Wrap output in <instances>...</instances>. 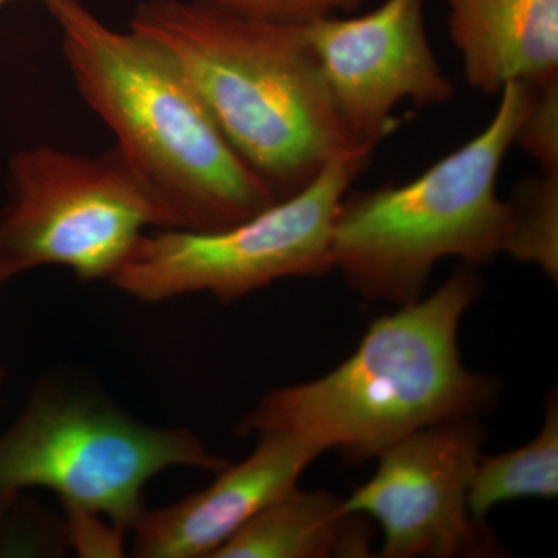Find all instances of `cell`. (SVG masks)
Segmentation results:
<instances>
[{
	"mask_svg": "<svg viewBox=\"0 0 558 558\" xmlns=\"http://www.w3.org/2000/svg\"><path fill=\"white\" fill-rule=\"evenodd\" d=\"M43 3L60 27L81 97L116 135L163 229L222 230L279 201L157 44L112 31L80 0Z\"/></svg>",
	"mask_w": 558,
	"mask_h": 558,
	"instance_id": "cell-1",
	"label": "cell"
},
{
	"mask_svg": "<svg viewBox=\"0 0 558 558\" xmlns=\"http://www.w3.org/2000/svg\"><path fill=\"white\" fill-rule=\"evenodd\" d=\"M131 31L178 65L279 201L330 161L369 149L341 119L303 25L241 20L194 0H145Z\"/></svg>",
	"mask_w": 558,
	"mask_h": 558,
	"instance_id": "cell-2",
	"label": "cell"
},
{
	"mask_svg": "<svg viewBox=\"0 0 558 558\" xmlns=\"http://www.w3.org/2000/svg\"><path fill=\"white\" fill-rule=\"evenodd\" d=\"M480 289L475 269L454 271L427 299L377 318L339 368L267 392L238 432L281 429L322 453L365 461L418 429L478 416L497 381L462 365L458 329Z\"/></svg>",
	"mask_w": 558,
	"mask_h": 558,
	"instance_id": "cell-3",
	"label": "cell"
},
{
	"mask_svg": "<svg viewBox=\"0 0 558 558\" xmlns=\"http://www.w3.org/2000/svg\"><path fill=\"white\" fill-rule=\"evenodd\" d=\"M531 97L529 84L509 83L486 126L416 179L348 191L333 222L332 258L349 288L405 306L422 299L439 260L475 266L505 253L509 207L498 197V175Z\"/></svg>",
	"mask_w": 558,
	"mask_h": 558,
	"instance_id": "cell-4",
	"label": "cell"
},
{
	"mask_svg": "<svg viewBox=\"0 0 558 558\" xmlns=\"http://www.w3.org/2000/svg\"><path fill=\"white\" fill-rule=\"evenodd\" d=\"M227 464L190 429L143 424L98 392L49 380L0 435V497L47 488L64 509L132 532L150 480L168 469L218 473Z\"/></svg>",
	"mask_w": 558,
	"mask_h": 558,
	"instance_id": "cell-5",
	"label": "cell"
},
{
	"mask_svg": "<svg viewBox=\"0 0 558 558\" xmlns=\"http://www.w3.org/2000/svg\"><path fill=\"white\" fill-rule=\"evenodd\" d=\"M371 156L359 149L330 161L304 189L236 226L146 233L113 286L143 303L194 293L231 303L278 279L328 274L337 211Z\"/></svg>",
	"mask_w": 558,
	"mask_h": 558,
	"instance_id": "cell-6",
	"label": "cell"
},
{
	"mask_svg": "<svg viewBox=\"0 0 558 558\" xmlns=\"http://www.w3.org/2000/svg\"><path fill=\"white\" fill-rule=\"evenodd\" d=\"M150 227L163 229L159 209L116 148L84 157L38 146L11 159L0 215V263L11 278L57 266L112 281Z\"/></svg>",
	"mask_w": 558,
	"mask_h": 558,
	"instance_id": "cell-7",
	"label": "cell"
},
{
	"mask_svg": "<svg viewBox=\"0 0 558 558\" xmlns=\"http://www.w3.org/2000/svg\"><path fill=\"white\" fill-rule=\"evenodd\" d=\"M483 427L476 417L418 429L389 447L368 483L344 499L348 512L384 531V558H450L490 553L486 524L470 513Z\"/></svg>",
	"mask_w": 558,
	"mask_h": 558,
	"instance_id": "cell-8",
	"label": "cell"
},
{
	"mask_svg": "<svg viewBox=\"0 0 558 558\" xmlns=\"http://www.w3.org/2000/svg\"><path fill=\"white\" fill-rule=\"evenodd\" d=\"M425 0H384L360 16H328L303 24L323 78L352 137L376 149L399 128L395 110L440 106L454 84L433 50Z\"/></svg>",
	"mask_w": 558,
	"mask_h": 558,
	"instance_id": "cell-9",
	"label": "cell"
},
{
	"mask_svg": "<svg viewBox=\"0 0 558 558\" xmlns=\"http://www.w3.org/2000/svg\"><path fill=\"white\" fill-rule=\"evenodd\" d=\"M322 451L281 429L258 433L255 450L167 508L145 510L132 529L140 558H213L256 513L299 484Z\"/></svg>",
	"mask_w": 558,
	"mask_h": 558,
	"instance_id": "cell-10",
	"label": "cell"
},
{
	"mask_svg": "<svg viewBox=\"0 0 558 558\" xmlns=\"http://www.w3.org/2000/svg\"><path fill=\"white\" fill-rule=\"evenodd\" d=\"M451 43L470 86L501 94L509 83L558 80V0H447Z\"/></svg>",
	"mask_w": 558,
	"mask_h": 558,
	"instance_id": "cell-11",
	"label": "cell"
},
{
	"mask_svg": "<svg viewBox=\"0 0 558 558\" xmlns=\"http://www.w3.org/2000/svg\"><path fill=\"white\" fill-rule=\"evenodd\" d=\"M344 499L295 486L240 529L213 558L365 557L371 534Z\"/></svg>",
	"mask_w": 558,
	"mask_h": 558,
	"instance_id": "cell-12",
	"label": "cell"
},
{
	"mask_svg": "<svg viewBox=\"0 0 558 558\" xmlns=\"http://www.w3.org/2000/svg\"><path fill=\"white\" fill-rule=\"evenodd\" d=\"M558 495V403L550 396L542 432L520 449L481 457L470 487V513L484 524L495 506Z\"/></svg>",
	"mask_w": 558,
	"mask_h": 558,
	"instance_id": "cell-13",
	"label": "cell"
},
{
	"mask_svg": "<svg viewBox=\"0 0 558 558\" xmlns=\"http://www.w3.org/2000/svg\"><path fill=\"white\" fill-rule=\"evenodd\" d=\"M509 207L505 253L535 264L546 277L558 279V172L539 171L517 183Z\"/></svg>",
	"mask_w": 558,
	"mask_h": 558,
	"instance_id": "cell-14",
	"label": "cell"
},
{
	"mask_svg": "<svg viewBox=\"0 0 558 558\" xmlns=\"http://www.w3.org/2000/svg\"><path fill=\"white\" fill-rule=\"evenodd\" d=\"M194 2L241 20L303 25L322 17L352 13L362 5L363 0H194Z\"/></svg>",
	"mask_w": 558,
	"mask_h": 558,
	"instance_id": "cell-15",
	"label": "cell"
},
{
	"mask_svg": "<svg viewBox=\"0 0 558 558\" xmlns=\"http://www.w3.org/2000/svg\"><path fill=\"white\" fill-rule=\"evenodd\" d=\"M532 87L526 113L515 135L520 146L539 171L558 172V80Z\"/></svg>",
	"mask_w": 558,
	"mask_h": 558,
	"instance_id": "cell-16",
	"label": "cell"
},
{
	"mask_svg": "<svg viewBox=\"0 0 558 558\" xmlns=\"http://www.w3.org/2000/svg\"><path fill=\"white\" fill-rule=\"evenodd\" d=\"M68 513L65 535L81 557H123L124 532L105 517L80 509H64Z\"/></svg>",
	"mask_w": 558,
	"mask_h": 558,
	"instance_id": "cell-17",
	"label": "cell"
},
{
	"mask_svg": "<svg viewBox=\"0 0 558 558\" xmlns=\"http://www.w3.org/2000/svg\"><path fill=\"white\" fill-rule=\"evenodd\" d=\"M16 501V497H0V529L3 526L7 515H9L11 506Z\"/></svg>",
	"mask_w": 558,
	"mask_h": 558,
	"instance_id": "cell-18",
	"label": "cell"
},
{
	"mask_svg": "<svg viewBox=\"0 0 558 558\" xmlns=\"http://www.w3.org/2000/svg\"><path fill=\"white\" fill-rule=\"evenodd\" d=\"M11 275L9 271H7L5 267H3V264L0 263V289H2V286L5 284L7 281H10Z\"/></svg>",
	"mask_w": 558,
	"mask_h": 558,
	"instance_id": "cell-19",
	"label": "cell"
},
{
	"mask_svg": "<svg viewBox=\"0 0 558 558\" xmlns=\"http://www.w3.org/2000/svg\"><path fill=\"white\" fill-rule=\"evenodd\" d=\"M3 381H5V368L0 365V387H2Z\"/></svg>",
	"mask_w": 558,
	"mask_h": 558,
	"instance_id": "cell-20",
	"label": "cell"
},
{
	"mask_svg": "<svg viewBox=\"0 0 558 558\" xmlns=\"http://www.w3.org/2000/svg\"><path fill=\"white\" fill-rule=\"evenodd\" d=\"M7 2H10V0H0V7L5 5Z\"/></svg>",
	"mask_w": 558,
	"mask_h": 558,
	"instance_id": "cell-21",
	"label": "cell"
}]
</instances>
